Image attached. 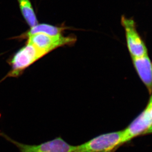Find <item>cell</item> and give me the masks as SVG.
Returning <instances> with one entry per match:
<instances>
[{"instance_id": "obj_1", "label": "cell", "mask_w": 152, "mask_h": 152, "mask_svg": "<svg viewBox=\"0 0 152 152\" xmlns=\"http://www.w3.org/2000/svg\"><path fill=\"white\" fill-rule=\"evenodd\" d=\"M123 131L100 135L81 145L73 152H111L118 147Z\"/></svg>"}, {"instance_id": "obj_2", "label": "cell", "mask_w": 152, "mask_h": 152, "mask_svg": "<svg viewBox=\"0 0 152 152\" xmlns=\"http://www.w3.org/2000/svg\"><path fill=\"white\" fill-rule=\"evenodd\" d=\"M0 136L18 147L19 152H73L76 149V146L69 144L61 137L39 145H28L16 141L2 132Z\"/></svg>"}, {"instance_id": "obj_3", "label": "cell", "mask_w": 152, "mask_h": 152, "mask_svg": "<svg viewBox=\"0 0 152 152\" xmlns=\"http://www.w3.org/2000/svg\"><path fill=\"white\" fill-rule=\"evenodd\" d=\"M45 56L34 45L27 42L26 45L18 50L10 60L12 70L10 77H17L38 59Z\"/></svg>"}, {"instance_id": "obj_4", "label": "cell", "mask_w": 152, "mask_h": 152, "mask_svg": "<svg viewBox=\"0 0 152 152\" xmlns=\"http://www.w3.org/2000/svg\"><path fill=\"white\" fill-rule=\"evenodd\" d=\"M27 38V43L34 45L45 55L59 47L72 45L76 41L75 36L65 37L62 35L51 36L45 34H37L30 36Z\"/></svg>"}, {"instance_id": "obj_5", "label": "cell", "mask_w": 152, "mask_h": 152, "mask_svg": "<svg viewBox=\"0 0 152 152\" xmlns=\"http://www.w3.org/2000/svg\"><path fill=\"white\" fill-rule=\"evenodd\" d=\"M121 23L125 30L127 47L132 57H140L148 53L145 44L137 31L134 20L123 15Z\"/></svg>"}, {"instance_id": "obj_6", "label": "cell", "mask_w": 152, "mask_h": 152, "mask_svg": "<svg viewBox=\"0 0 152 152\" xmlns=\"http://www.w3.org/2000/svg\"><path fill=\"white\" fill-rule=\"evenodd\" d=\"M152 125V119L144 110L129 126L123 130L122 136L118 146L127 142L144 132Z\"/></svg>"}, {"instance_id": "obj_7", "label": "cell", "mask_w": 152, "mask_h": 152, "mask_svg": "<svg viewBox=\"0 0 152 152\" xmlns=\"http://www.w3.org/2000/svg\"><path fill=\"white\" fill-rule=\"evenodd\" d=\"M132 58L138 74L151 93L152 92V64L148 53L140 57Z\"/></svg>"}, {"instance_id": "obj_8", "label": "cell", "mask_w": 152, "mask_h": 152, "mask_svg": "<svg viewBox=\"0 0 152 152\" xmlns=\"http://www.w3.org/2000/svg\"><path fill=\"white\" fill-rule=\"evenodd\" d=\"M67 27L64 26H56L48 24H38L30 28L26 32L21 36L20 38H28L30 36L37 34H43L51 36L61 35L62 33Z\"/></svg>"}, {"instance_id": "obj_9", "label": "cell", "mask_w": 152, "mask_h": 152, "mask_svg": "<svg viewBox=\"0 0 152 152\" xmlns=\"http://www.w3.org/2000/svg\"><path fill=\"white\" fill-rule=\"evenodd\" d=\"M22 16L30 28L38 24L36 15L30 0H18Z\"/></svg>"}, {"instance_id": "obj_10", "label": "cell", "mask_w": 152, "mask_h": 152, "mask_svg": "<svg viewBox=\"0 0 152 152\" xmlns=\"http://www.w3.org/2000/svg\"><path fill=\"white\" fill-rule=\"evenodd\" d=\"M145 110L149 114V115L150 116L151 118L152 119V96L150 98L149 102L148 103V105L147 106V108Z\"/></svg>"}, {"instance_id": "obj_11", "label": "cell", "mask_w": 152, "mask_h": 152, "mask_svg": "<svg viewBox=\"0 0 152 152\" xmlns=\"http://www.w3.org/2000/svg\"><path fill=\"white\" fill-rule=\"evenodd\" d=\"M148 133H152V125L151 126H150L145 132H144L142 134H148Z\"/></svg>"}]
</instances>
